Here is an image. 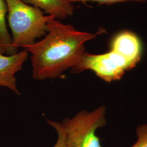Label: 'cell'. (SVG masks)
<instances>
[{"label": "cell", "instance_id": "1", "mask_svg": "<svg viewBox=\"0 0 147 147\" xmlns=\"http://www.w3.org/2000/svg\"><path fill=\"white\" fill-rule=\"evenodd\" d=\"M47 27L43 39L24 47L31 54L32 75L36 80L57 78L75 67L86 52L84 44L106 33L103 27L95 33L80 31L55 18Z\"/></svg>", "mask_w": 147, "mask_h": 147}, {"label": "cell", "instance_id": "2", "mask_svg": "<svg viewBox=\"0 0 147 147\" xmlns=\"http://www.w3.org/2000/svg\"><path fill=\"white\" fill-rule=\"evenodd\" d=\"M110 51L102 54H83L79 63L71 73L84 70L93 71L106 82L119 80L125 72L136 66L142 57V42L135 33L129 31L120 32L111 40Z\"/></svg>", "mask_w": 147, "mask_h": 147}, {"label": "cell", "instance_id": "3", "mask_svg": "<svg viewBox=\"0 0 147 147\" xmlns=\"http://www.w3.org/2000/svg\"><path fill=\"white\" fill-rule=\"evenodd\" d=\"M13 46L24 48L47 32L48 22L55 18L21 0H5ZM56 19V18H55Z\"/></svg>", "mask_w": 147, "mask_h": 147}, {"label": "cell", "instance_id": "4", "mask_svg": "<svg viewBox=\"0 0 147 147\" xmlns=\"http://www.w3.org/2000/svg\"><path fill=\"white\" fill-rule=\"evenodd\" d=\"M106 108L101 106L92 111L82 110L60 123L65 132V147H101L96 135L98 129L107 124Z\"/></svg>", "mask_w": 147, "mask_h": 147}, {"label": "cell", "instance_id": "5", "mask_svg": "<svg viewBox=\"0 0 147 147\" xmlns=\"http://www.w3.org/2000/svg\"><path fill=\"white\" fill-rule=\"evenodd\" d=\"M28 55V52L26 49L12 55L0 54V86L8 88L16 94H20L16 74L21 70Z\"/></svg>", "mask_w": 147, "mask_h": 147}, {"label": "cell", "instance_id": "6", "mask_svg": "<svg viewBox=\"0 0 147 147\" xmlns=\"http://www.w3.org/2000/svg\"><path fill=\"white\" fill-rule=\"evenodd\" d=\"M27 5L38 8L48 16L57 19H64L73 16L75 11L73 3L69 0H21Z\"/></svg>", "mask_w": 147, "mask_h": 147}, {"label": "cell", "instance_id": "7", "mask_svg": "<svg viewBox=\"0 0 147 147\" xmlns=\"http://www.w3.org/2000/svg\"><path fill=\"white\" fill-rule=\"evenodd\" d=\"M8 13L5 0H0V41L6 50V55H12L18 51V49L13 46L12 39L6 25V15Z\"/></svg>", "mask_w": 147, "mask_h": 147}, {"label": "cell", "instance_id": "8", "mask_svg": "<svg viewBox=\"0 0 147 147\" xmlns=\"http://www.w3.org/2000/svg\"><path fill=\"white\" fill-rule=\"evenodd\" d=\"M137 140L130 147H147V124H141L137 127Z\"/></svg>", "mask_w": 147, "mask_h": 147}, {"label": "cell", "instance_id": "9", "mask_svg": "<svg viewBox=\"0 0 147 147\" xmlns=\"http://www.w3.org/2000/svg\"><path fill=\"white\" fill-rule=\"evenodd\" d=\"M47 123L52 126L57 132V140L55 146L53 147H65V135L60 123L55 121L47 120Z\"/></svg>", "mask_w": 147, "mask_h": 147}, {"label": "cell", "instance_id": "10", "mask_svg": "<svg viewBox=\"0 0 147 147\" xmlns=\"http://www.w3.org/2000/svg\"><path fill=\"white\" fill-rule=\"evenodd\" d=\"M69 1L73 3L75 2H82L84 3H86V2H95L99 3V5H112L116 3L126 2L128 1H136V2L144 3V2H146L147 0H69Z\"/></svg>", "mask_w": 147, "mask_h": 147}, {"label": "cell", "instance_id": "11", "mask_svg": "<svg viewBox=\"0 0 147 147\" xmlns=\"http://www.w3.org/2000/svg\"><path fill=\"white\" fill-rule=\"evenodd\" d=\"M0 54H5L6 55V50L5 47L3 44L0 41Z\"/></svg>", "mask_w": 147, "mask_h": 147}]
</instances>
